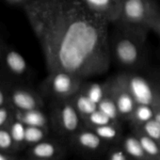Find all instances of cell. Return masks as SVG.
<instances>
[{"label":"cell","instance_id":"1","mask_svg":"<svg viewBox=\"0 0 160 160\" xmlns=\"http://www.w3.org/2000/svg\"><path fill=\"white\" fill-rule=\"evenodd\" d=\"M24 10L48 72H67L87 79L108 72L109 23L82 0H29Z\"/></svg>","mask_w":160,"mask_h":160},{"label":"cell","instance_id":"2","mask_svg":"<svg viewBox=\"0 0 160 160\" xmlns=\"http://www.w3.org/2000/svg\"><path fill=\"white\" fill-rule=\"evenodd\" d=\"M120 24L112 37H109L111 57L126 69L138 68L145 56L147 31L149 29Z\"/></svg>","mask_w":160,"mask_h":160},{"label":"cell","instance_id":"3","mask_svg":"<svg viewBox=\"0 0 160 160\" xmlns=\"http://www.w3.org/2000/svg\"><path fill=\"white\" fill-rule=\"evenodd\" d=\"M83 78L67 72H52L41 83L42 92L54 101L71 99L81 89Z\"/></svg>","mask_w":160,"mask_h":160},{"label":"cell","instance_id":"4","mask_svg":"<svg viewBox=\"0 0 160 160\" xmlns=\"http://www.w3.org/2000/svg\"><path fill=\"white\" fill-rule=\"evenodd\" d=\"M118 76L137 104L150 106L153 109L160 108V92L152 81L129 71L122 72L118 73Z\"/></svg>","mask_w":160,"mask_h":160},{"label":"cell","instance_id":"5","mask_svg":"<svg viewBox=\"0 0 160 160\" xmlns=\"http://www.w3.org/2000/svg\"><path fill=\"white\" fill-rule=\"evenodd\" d=\"M159 15L157 6L151 0H122V14L118 23L150 30V26Z\"/></svg>","mask_w":160,"mask_h":160},{"label":"cell","instance_id":"6","mask_svg":"<svg viewBox=\"0 0 160 160\" xmlns=\"http://www.w3.org/2000/svg\"><path fill=\"white\" fill-rule=\"evenodd\" d=\"M106 87L108 92L117 106L120 118L130 120L137 103L118 74L108 80L106 82Z\"/></svg>","mask_w":160,"mask_h":160},{"label":"cell","instance_id":"7","mask_svg":"<svg viewBox=\"0 0 160 160\" xmlns=\"http://www.w3.org/2000/svg\"><path fill=\"white\" fill-rule=\"evenodd\" d=\"M54 117L58 127L66 134L72 136L80 130L82 118L73 107L71 99L55 101Z\"/></svg>","mask_w":160,"mask_h":160},{"label":"cell","instance_id":"8","mask_svg":"<svg viewBox=\"0 0 160 160\" xmlns=\"http://www.w3.org/2000/svg\"><path fill=\"white\" fill-rule=\"evenodd\" d=\"M0 65H1L2 72L12 80H22L27 78L30 72L26 58L20 52L12 46H5L0 58Z\"/></svg>","mask_w":160,"mask_h":160},{"label":"cell","instance_id":"9","mask_svg":"<svg viewBox=\"0 0 160 160\" xmlns=\"http://www.w3.org/2000/svg\"><path fill=\"white\" fill-rule=\"evenodd\" d=\"M9 101L18 110L37 109L42 105L41 95L30 88L23 85L13 84L10 92Z\"/></svg>","mask_w":160,"mask_h":160},{"label":"cell","instance_id":"10","mask_svg":"<svg viewBox=\"0 0 160 160\" xmlns=\"http://www.w3.org/2000/svg\"><path fill=\"white\" fill-rule=\"evenodd\" d=\"M94 13L105 18L109 24L118 23L122 14V0H82Z\"/></svg>","mask_w":160,"mask_h":160},{"label":"cell","instance_id":"11","mask_svg":"<svg viewBox=\"0 0 160 160\" xmlns=\"http://www.w3.org/2000/svg\"><path fill=\"white\" fill-rule=\"evenodd\" d=\"M72 138L80 148L90 152L99 150L103 143V139L91 128L77 131Z\"/></svg>","mask_w":160,"mask_h":160},{"label":"cell","instance_id":"12","mask_svg":"<svg viewBox=\"0 0 160 160\" xmlns=\"http://www.w3.org/2000/svg\"><path fill=\"white\" fill-rule=\"evenodd\" d=\"M122 148L132 160H151L136 134L129 135L123 139Z\"/></svg>","mask_w":160,"mask_h":160},{"label":"cell","instance_id":"13","mask_svg":"<svg viewBox=\"0 0 160 160\" xmlns=\"http://www.w3.org/2000/svg\"><path fill=\"white\" fill-rule=\"evenodd\" d=\"M71 101L83 121L89 115L98 109V105L80 91L71 98Z\"/></svg>","mask_w":160,"mask_h":160},{"label":"cell","instance_id":"14","mask_svg":"<svg viewBox=\"0 0 160 160\" xmlns=\"http://www.w3.org/2000/svg\"><path fill=\"white\" fill-rule=\"evenodd\" d=\"M17 119L19 122L27 124L28 126L43 127L47 122L45 115L41 110H39V108L30 110H19L17 112Z\"/></svg>","mask_w":160,"mask_h":160},{"label":"cell","instance_id":"15","mask_svg":"<svg viewBox=\"0 0 160 160\" xmlns=\"http://www.w3.org/2000/svg\"><path fill=\"white\" fill-rule=\"evenodd\" d=\"M135 134L138 138L145 152L151 160H160V144L158 141L151 138L140 130L136 128Z\"/></svg>","mask_w":160,"mask_h":160},{"label":"cell","instance_id":"16","mask_svg":"<svg viewBox=\"0 0 160 160\" xmlns=\"http://www.w3.org/2000/svg\"><path fill=\"white\" fill-rule=\"evenodd\" d=\"M153 116H154V109L152 107L137 104L129 121L132 122V123L137 127L153 119Z\"/></svg>","mask_w":160,"mask_h":160},{"label":"cell","instance_id":"17","mask_svg":"<svg viewBox=\"0 0 160 160\" xmlns=\"http://www.w3.org/2000/svg\"><path fill=\"white\" fill-rule=\"evenodd\" d=\"M80 92H82L84 94H86L92 101L96 103L97 105L99 102L104 98V96L107 93V87L105 84H99V83H83Z\"/></svg>","mask_w":160,"mask_h":160},{"label":"cell","instance_id":"18","mask_svg":"<svg viewBox=\"0 0 160 160\" xmlns=\"http://www.w3.org/2000/svg\"><path fill=\"white\" fill-rule=\"evenodd\" d=\"M98 109H100L101 111H103L112 121L118 122V120L120 118L119 112H118V108H117V106H116L114 100L112 99V97L110 96V94L108 92V91H107V93L104 96V98L99 102V104H98Z\"/></svg>","mask_w":160,"mask_h":160},{"label":"cell","instance_id":"19","mask_svg":"<svg viewBox=\"0 0 160 160\" xmlns=\"http://www.w3.org/2000/svg\"><path fill=\"white\" fill-rule=\"evenodd\" d=\"M91 129H92L103 140H114L118 138L120 134L117 122H111Z\"/></svg>","mask_w":160,"mask_h":160},{"label":"cell","instance_id":"20","mask_svg":"<svg viewBox=\"0 0 160 160\" xmlns=\"http://www.w3.org/2000/svg\"><path fill=\"white\" fill-rule=\"evenodd\" d=\"M83 122L87 124L89 128H94V127L106 125L111 122H117L112 121L108 115H106L100 109H96L94 112L89 115Z\"/></svg>","mask_w":160,"mask_h":160},{"label":"cell","instance_id":"21","mask_svg":"<svg viewBox=\"0 0 160 160\" xmlns=\"http://www.w3.org/2000/svg\"><path fill=\"white\" fill-rule=\"evenodd\" d=\"M136 128L140 130L142 133H144L151 138H152L158 142L160 141V124L156 120L152 119V120L146 122L145 123H143L139 126H137Z\"/></svg>","mask_w":160,"mask_h":160},{"label":"cell","instance_id":"22","mask_svg":"<svg viewBox=\"0 0 160 160\" xmlns=\"http://www.w3.org/2000/svg\"><path fill=\"white\" fill-rule=\"evenodd\" d=\"M13 83L12 79L2 71L0 72V108L4 107L9 100L10 92Z\"/></svg>","mask_w":160,"mask_h":160},{"label":"cell","instance_id":"23","mask_svg":"<svg viewBox=\"0 0 160 160\" xmlns=\"http://www.w3.org/2000/svg\"><path fill=\"white\" fill-rule=\"evenodd\" d=\"M56 152H57L56 146L50 142H40L33 149L34 155L43 159H48L53 157Z\"/></svg>","mask_w":160,"mask_h":160},{"label":"cell","instance_id":"24","mask_svg":"<svg viewBox=\"0 0 160 160\" xmlns=\"http://www.w3.org/2000/svg\"><path fill=\"white\" fill-rule=\"evenodd\" d=\"M44 137V132L42 130V127L38 126H28L26 128V137L25 140L35 143L42 140Z\"/></svg>","mask_w":160,"mask_h":160},{"label":"cell","instance_id":"25","mask_svg":"<svg viewBox=\"0 0 160 160\" xmlns=\"http://www.w3.org/2000/svg\"><path fill=\"white\" fill-rule=\"evenodd\" d=\"M11 135L12 137V138L15 141H23L25 140V137H26V127L24 126V123L21 122H16L15 123H13L12 127V131H11Z\"/></svg>","mask_w":160,"mask_h":160},{"label":"cell","instance_id":"26","mask_svg":"<svg viewBox=\"0 0 160 160\" xmlns=\"http://www.w3.org/2000/svg\"><path fill=\"white\" fill-rule=\"evenodd\" d=\"M108 160H130V158L123 150V148H122L112 150L109 153Z\"/></svg>","mask_w":160,"mask_h":160},{"label":"cell","instance_id":"27","mask_svg":"<svg viewBox=\"0 0 160 160\" xmlns=\"http://www.w3.org/2000/svg\"><path fill=\"white\" fill-rule=\"evenodd\" d=\"M12 135L5 131V130H0V147L1 148H9L12 144Z\"/></svg>","mask_w":160,"mask_h":160},{"label":"cell","instance_id":"28","mask_svg":"<svg viewBox=\"0 0 160 160\" xmlns=\"http://www.w3.org/2000/svg\"><path fill=\"white\" fill-rule=\"evenodd\" d=\"M150 30H152L153 32H155L160 37V15L150 26Z\"/></svg>","mask_w":160,"mask_h":160},{"label":"cell","instance_id":"29","mask_svg":"<svg viewBox=\"0 0 160 160\" xmlns=\"http://www.w3.org/2000/svg\"><path fill=\"white\" fill-rule=\"evenodd\" d=\"M8 116H9L8 109L6 108H4V107L0 108V126H1L7 121Z\"/></svg>","mask_w":160,"mask_h":160},{"label":"cell","instance_id":"30","mask_svg":"<svg viewBox=\"0 0 160 160\" xmlns=\"http://www.w3.org/2000/svg\"><path fill=\"white\" fill-rule=\"evenodd\" d=\"M6 1L12 5H25L29 0H6Z\"/></svg>","mask_w":160,"mask_h":160},{"label":"cell","instance_id":"31","mask_svg":"<svg viewBox=\"0 0 160 160\" xmlns=\"http://www.w3.org/2000/svg\"><path fill=\"white\" fill-rule=\"evenodd\" d=\"M152 82L154 83V85L156 86V88H157V89L159 90V92H160V73H157V74L154 75Z\"/></svg>","mask_w":160,"mask_h":160},{"label":"cell","instance_id":"32","mask_svg":"<svg viewBox=\"0 0 160 160\" xmlns=\"http://www.w3.org/2000/svg\"><path fill=\"white\" fill-rule=\"evenodd\" d=\"M153 119L156 120V121L159 122V124H160V108L154 109V116H153Z\"/></svg>","mask_w":160,"mask_h":160},{"label":"cell","instance_id":"33","mask_svg":"<svg viewBox=\"0 0 160 160\" xmlns=\"http://www.w3.org/2000/svg\"><path fill=\"white\" fill-rule=\"evenodd\" d=\"M5 46L6 45H5V43H4V42L2 40L1 36H0V58H1V56H2V53H3V50H4Z\"/></svg>","mask_w":160,"mask_h":160},{"label":"cell","instance_id":"34","mask_svg":"<svg viewBox=\"0 0 160 160\" xmlns=\"http://www.w3.org/2000/svg\"><path fill=\"white\" fill-rule=\"evenodd\" d=\"M0 160H6V158H5V157H3L1 154H0Z\"/></svg>","mask_w":160,"mask_h":160},{"label":"cell","instance_id":"35","mask_svg":"<svg viewBox=\"0 0 160 160\" xmlns=\"http://www.w3.org/2000/svg\"><path fill=\"white\" fill-rule=\"evenodd\" d=\"M39 160H48V159H43V158H41V159H39Z\"/></svg>","mask_w":160,"mask_h":160},{"label":"cell","instance_id":"36","mask_svg":"<svg viewBox=\"0 0 160 160\" xmlns=\"http://www.w3.org/2000/svg\"><path fill=\"white\" fill-rule=\"evenodd\" d=\"M159 144H160V141H159Z\"/></svg>","mask_w":160,"mask_h":160}]
</instances>
